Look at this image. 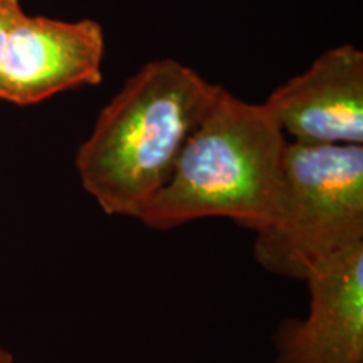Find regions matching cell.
Returning a JSON list of instances; mask_svg holds the SVG:
<instances>
[{"mask_svg": "<svg viewBox=\"0 0 363 363\" xmlns=\"http://www.w3.org/2000/svg\"><path fill=\"white\" fill-rule=\"evenodd\" d=\"M222 86L175 59L136 71L76 153L81 185L106 216L136 219L170 179L189 135Z\"/></svg>", "mask_w": 363, "mask_h": 363, "instance_id": "cell-1", "label": "cell"}, {"mask_svg": "<svg viewBox=\"0 0 363 363\" xmlns=\"http://www.w3.org/2000/svg\"><path fill=\"white\" fill-rule=\"evenodd\" d=\"M286 143L264 104L220 88L189 135L169 182L136 220L172 230L220 217L257 233L274 212Z\"/></svg>", "mask_w": 363, "mask_h": 363, "instance_id": "cell-2", "label": "cell"}, {"mask_svg": "<svg viewBox=\"0 0 363 363\" xmlns=\"http://www.w3.org/2000/svg\"><path fill=\"white\" fill-rule=\"evenodd\" d=\"M254 234L257 264L303 283L363 244V145L286 143L274 212Z\"/></svg>", "mask_w": 363, "mask_h": 363, "instance_id": "cell-3", "label": "cell"}, {"mask_svg": "<svg viewBox=\"0 0 363 363\" xmlns=\"http://www.w3.org/2000/svg\"><path fill=\"white\" fill-rule=\"evenodd\" d=\"M106 43L99 22L27 16L13 27L0 67V99L29 106L103 81Z\"/></svg>", "mask_w": 363, "mask_h": 363, "instance_id": "cell-4", "label": "cell"}, {"mask_svg": "<svg viewBox=\"0 0 363 363\" xmlns=\"http://www.w3.org/2000/svg\"><path fill=\"white\" fill-rule=\"evenodd\" d=\"M262 104L288 142L363 145V52L352 44L328 49Z\"/></svg>", "mask_w": 363, "mask_h": 363, "instance_id": "cell-5", "label": "cell"}, {"mask_svg": "<svg viewBox=\"0 0 363 363\" xmlns=\"http://www.w3.org/2000/svg\"><path fill=\"white\" fill-rule=\"evenodd\" d=\"M303 318L276 326L274 363H363V244L306 278Z\"/></svg>", "mask_w": 363, "mask_h": 363, "instance_id": "cell-6", "label": "cell"}, {"mask_svg": "<svg viewBox=\"0 0 363 363\" xmlns=\"http://www.w3.org/2000/svg\"><path fill=\"white\" fill-rule=\"evenodd\" d=\"M24 13L21 0H0V67L6 56L9 38Z\"/></svg>", "mask_w": 363, "mask_h": 363, "instance_id": "cell-7", "label": "cell"}, {"mask_svg": "<svg viewBox=\"0 0 363 363\" xmlns=\"http://www.w3.org/2000/svg\"><path fill=\"white\" fill-rule=\"evenodd\" d=\"M0 363H13L12 355L9 353V350L2 347V345H0Z\"/></svg>", "mask_w": 363, "mask_h": 363, "instance_id": "cell-8", "label": "cell"}]
</instances>
